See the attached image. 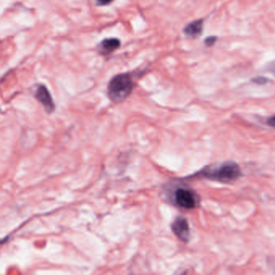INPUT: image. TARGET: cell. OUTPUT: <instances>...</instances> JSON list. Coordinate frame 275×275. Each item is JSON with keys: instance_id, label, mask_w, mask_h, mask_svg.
I'll return each mask as SVG.
<instances>
[{"instance_id": "1", "label": "cell", "mask_w": 275, "mask_h": 275, "mask_svg": "<svg viewBox=\"0 0 275 275\" xmlns=\"http://www.w3.org/2000/svg\"><path fill=\"white\" fill-rule=\"evenodd\" d=\"M134 86L132 74L121 73L114 76L107 86V95L114 103H121L131 95Z\"/></svg>"}, {"instance_id": "2", "label": "cell", "mask_w": 275, "mask_h": 275, "mask_svg": "<svg viewBox=\"0 0 275 275\" xmlns=\"http://www.w3.org/2000/svg\"><path fill=\"white\" fill-rule=\"evenodd\" d=\"M203 176L211 180L221 183H233L242 176V170L236 162H228L216 169L204 170L202 172Z\"/></svg>"}, {"instance_id": "3", "label": "cell", "mask_w": 275, "mask_h": 275, "mask_svg": "<svg viewBox=\"0 0 275 275\" xmlns=\"http://www.w3.org/2000/svg\"><path fill=\"white\" fill-rule=\"evenodd\" d=\"M175 201L178 206L184 209H194L199 204V196L192 190L180 187L175 193Z\"/></svg>"}, {"instance_id": "4", "label": "cell", "mask_w": 275, "mask_h": 275, "mask_svg": "<svg viewBox=\"0 0 275 275\" xmlns=\"http://www.w3.org/2000/svg\"><path fill=\"white\" fill-rule=\"evenodd\" d=\"M35 97L40 102L48 113H52L55 110V103L50 92L44 85H39L35 92Z\"/></svg>"}, {"instance_id": "5", "label": "cell", "mask_w": 275, "mask_h": 275, "mask_svg": "<svg viewBox=\"0 0 275 275\" xmlns=\"http://www.w3.org/2000/svg\"><path fill=\"white\" fill-rule=\"evenodd\" d=\"M172 231L183 242H189L190 226L187 219L179 217L172 224Z\"/></svg>"}, {"instance_id": "6", "label": "cell", "mask_w": 275, "mask_h": 275, "mask_svg": "<svg viewBox=\"0 0 275 275\" xmlns=\"http://www.w3.org/2000/svg\"><path fill=\"white\" fill-rule=\"evenodd\" d=\"M121 41L118 38H106L99 43L98 51L102 55H108L120 48Z\"/></svg>"}, {"instance_id": "7", "label": "cell", "mask_w": 275, "mask_h": 275, "mask_svg": "<svg viewBox=\"0 0 275 275\" xmlns=\"http://www.w3.org/2000/svg\"><path fill=\"white\" fill-rule=\"evenodd\" d=\"M203 29H204V19H196L187 24L184 27L183 32L188 37L196 38L201 35Z\"/></svg>"}, {"instance_id": "8", "label": "cell", "mask_w": 275, "mask_h": 275, "mask_svg": "<svg viewBox=\"0 0 275 275\" xmlns=\"http://www.w3.org/2000/svg\"><path fill=\"white\" fill-rule=\"evenodd\" d=\"M217 36H208V37H207L206 39H205V44H206L207 46L208 47L212 46L215 43L217 42Z\"/></svg>"}, {"instance_id": "9", "label": "cell", "mask_w": 275, "mask_h": 275, "mask_svg": "<svg viewBox=\"0 0 275 275\" xmlns=\"http://www.w3.org/2000/svg\"><path fill=\"white\" fill-rule=\"evenodd\" d=\"M252 81L257 83V84L263 85L266 84L268 82V79L267 78H265V77H257V78H254Z\"/></svg>"}, {"instance_id": "10", "label": "cell", "mask_w": 275, "mask_h": 275, "mask_svg": "<svg viewBox=\"0 0 275 275\" xmlns=\"http://www.w3.org/2000/svg\"><path fill=\"white\" fill-rule=\"evenodd\" d=\"M112 2L113 0H96V4L99 6H107Z\"/></svg>"}, {"instance_id": "11", "label": "cell", "mask_w": 275, "mask_h": 275, "mask_svg": "<svg viewBox=\"0 0 275 275\" xmlns=\"http://www.w3.org/2000/svg\"><path fill=\"white\" fill-rule=\"evenodd\" d=\"M267 69L270 73L273 74L275 76V61H272L269 65H267Z\"/></svg>"}, {"instance_id": "12", "label": "cell", "mask_w": 275, "mask_h": 275, "mask_svg": "<svg viewBox=\"0 0 275 275\" xmlns=\"http://www.w3.org/2000/svg\"><path fill=\"white\" fill-rule=\"evenodd\" d=\"M267 124H269L270 126L275 127V116H271L267 120Z\"/></svg>"}]
</instances>
